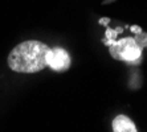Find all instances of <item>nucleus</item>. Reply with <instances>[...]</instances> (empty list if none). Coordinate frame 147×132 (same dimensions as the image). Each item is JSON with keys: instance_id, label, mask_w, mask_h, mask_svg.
I'll return each mask as SVG.
<instances>
[{"instance_id": "obj_3", "label": "nucleus", "mask_w": 147, "mask_h": 132, "mask_svg": "<svg viewBox=\"0 0 147 132\" xmlns=\"http://www.w3.org/2000/svg\"><path fill=\"white\" fill-rule=\"evenodd\" d=\"M47 65L55 71H65L70 66V56L62 48H53L47 53Z\"/></svg>"}, {"instance_id": "obj_4", "label": "nucleus", "mask_w": 147, "mask_h": 132, "mask_svg": "<svg viewBox=\"0 0 147 132\" xmlns=\"http://www.w3.org/2000/svg\"><path fill=\"white\" fill-rule=\"evenodd\" d=\"M113 132H138L137 127L129 116L118 115L113 120Z\"/></svg>"}, {"instance_id": "obj_2", "label": "nucleus", "mask_w": 147, "mask_h": 132, "mask_svg": "<svg viewBox=\"0 0 147 132\" xmlns=\"http://www.w3.org/2000/svg\"><path fill=\"white\" fill-rule=\"evenodd\" d=\"M117 57L126 62H135L139 60L142 50L134 38H123L115 45Z\"/></svg>"}, {"instance_id": "obj_1", "label": "nucleus", "mask_w": 147, "mask_h": 132, "mask_svg": "<svg viewBox=\"0 0 147 132\" xmlns=\"http://www.w3.org/2000/svg\"><path fill=\"white\" fill-rule=\"evenodd\" d=\"M48 45L41 41H24L11 50L8 56V65L16 73H37L48 66Z\"/></svg>"}]
</instances>
